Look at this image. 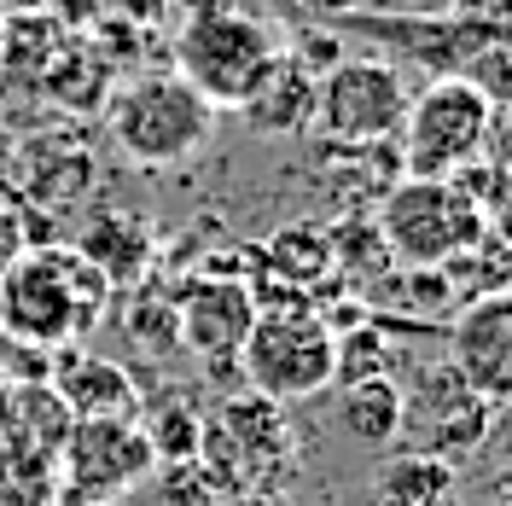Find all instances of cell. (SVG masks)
<instances>
[{
  "mask_svg": "<svg viewBox=\"0 0 512 506\" xmlns=\"http://www.w3.org/2000/svg\"><path fill=\"white\" fill-rule=\"evenodd\" d=\"M111 309V280L76 245L18 251L0 268V332L41 349H70Z\"/></svg>",
  "mask_w": 512,
  "mask_h": 506,
  "instance_id": "obj_1",
  "label": "cell"
},
{
  "mask_svg": "<svg viewBox=\"0 0 512 506\" xmlns=\"http://www.w3.org/2000/svg\"><path fill=\"white\" fill-rule=\"evenodd\" d=\"M169 53H175V76H181L210 111H239V105L262 88V76L280 64L286 41L268 30L256 12L222 6V12L181 18Z\"/></svg>",
  "mask_w": 512,
  "mask_h": 506,
  "instance_id": "obj_2",
  "label": "cell"
},
{
  "mask_svg": "<svg viewBox=\"0 0 512 506\" xmlns=\"http://www.w3.org/2000/svg\"><path fill=\"white\" fill-rule=\"evenodd\" d=\"M483 198L466 181H402L379 204V239L402 268H448L483 245Z\"/></svg>",
  "mask_w": 512,
  "mask_h": 506,
  "instance_id": "obj_3",
  "label": "cell"
},
{
  "mask_svg": "<svg viewBox=\"0 0 512 506\" xmlns=\"http://www.w3.org/2000/svg\"><path fill=\"white\" fill-rule=\"evenodd\" d=\"M495 134V99L466 76H437L425 94L408 99L402 117V169L414 181H454L466 175Z\"/></svg>",
  "mask_w": 512,
  "mask_h": 506,
  "instance_id": "obj_4",
  "label": "cell"
},
{
  "mask_svg": "<svg viewBox=\"0 0 512 506\" xmlns=\"http://www.w3.org/2000/svg\"><path fill=\"white\" fill-rule=\"evenodd\" d=\"M239 367L256 384L262 402H303L320 396L338 373V332L326 315L286 303V309H256L251 338L239 344Z\"/></svg>",
  "mask_w": 512,
  "mask_h": 506,
  "instance_id": "obj_5",
  "label": "cell"
},
{
  "mask_svg": "<svg viewBox=\"0 0 512 506\" xmlns=\"http://www.w3.org/2000/svg\"><path fill=\"white\" fill-rule=\"evenodd\" d=\"M216 128V111L192 94L175 70L158 76H134L111 99V140L123 146V158L146 169H175L187 163Z\"/></svg>",
  "mask_w": 512,
  "mask_h": 506,
  "instance_id": "obj_6",
  "label": "cell"
},
{
  "mask_svg": "<svg viewBox=\"0 0 512 506\" xmlns=\"http://www.w3.org/2000/svg\"><path fill=\"white\" fill-rule=\"evenodd\" d=\"M408 76L384 59H338L315 76V128L338 146H379L402 134L408 117Z\"/></svg>",
  "mask_w": 512,
  "mask_h": 506,
  "instance_id": "obj_7",
  "label": "cell"
},
{
  "mask_svg": "<svg viewBox=\"0 0 512 506\" xmlns=\"http://www.w3.org/2000/svg\"><path fill=\"white\" fill-rule=\"evenodd\" d=\"M158 466L140 419H76L59 448V495L82 506H111L140 489Z\"/></svg>",
  "mask_w": 512,
  "mask_h": 506,
  "instance_id": "obj_8",
  "label": "cell"
},
{
  "mask_svg": "<svg viewBox=\"0 0 512 506\" xmlns=\"http://www.w3.org/2000/svg\"><path fill=\"white\" fill-rule=\"evenodd\" d=\"M448 367L478 402L507 408L512 402V291H489L466 303L448 326Z\"/></svg>",
  "mask_w": 512,
  "mask_h": 506,
  "instance_id": "obj_9",
  "label": "cell"
},
{
  "mask_svg": "<svg viewBox=\"0 0 512 506\" xmlns=\"http://www.w3.org/2000/svg\"><path fill=\"white\" fill-rule=\"evenodd\" d=\"M419 419H425L419 454H437L448 466L466 460L472 448H483V437H489V402H478L454 379V367H437L431 379L402 390V425H419Z\"/></svg>",
  "mask_w": 512,
  "mask_h": 506,
  "instance_id": "obj_10",
  "label": "cell"
},
{
  "mask_svg": "<svg viewBox=\"0 0 512 506\" xmlns=\"http://www.w3.org/2000/svg\"><path fill=\"white\" fill-rule=\"evenodd\" d=\"M251 326H256V297L245 280L210 274V280H192L175 297V332L204 361H233L239 344L251 338Z\"/></svg>",
  "mask_w": 512,
  "mask_h": 506,
  "instance_id": "obj_11",
  "label": "cell"
},
{
  "mask_svg": "<svg viewBox=\"0 0 512 506\" xmlns=\"http://www.w3.org/2000/svg\"><path fill=\"white\" fill-rule=\"evenodd\" d=\"M47 384L59 390V402L70 408V419H140L146 402H140V384L128 367L105 361L94 349H53V373Z\"/></svg>",
  "mask_w": 512,
  "mask_h": 506,
  "instance_id": "obj_12",
  "label": "cell"
},
{
  "mask_svg": "<svg viewBox=\"0 0 512 506\" xmlns=\"http://www.w3.org/2000/svg\"><path fill=\"white\" fill-rule=\"evenodd\" d=\"M239 117H245L256 134H268V140L309 134V128H315V70H303L291 53H280V64L262 76V88L239 105Z\"/></svg>",
  "mask_w": 512,
  "mask_h": 506,
  "instance_id": "obj_13",
  "label": "cell"
},
{
  "mask_svg": "<svg viewBox=\"0 0 512 506\" xmlns=\"http://www.w3.org/2000/svg\"><path fill=\"white\" fill-rule=\"evenodd\" d=\"M70 408L59 402L53 384H6L0 379V443H24L59 460L64 437H70Z\"/></svg>",
  "mask_w": 512,
  "mask_h": 506,
  "instance_id": "obj_14",
  "label": "cell"
},
{
  "mask_svg": "<svg viewBox=\"0 0 512 506\" xmlns=\"http://www.w3.org/2000/svg\"><path fill=\"white\" fill-rule=\"evenodd\" d=\"M76 251L88 256L111 285H128L152 268V233H146V222H134L123 210H105V216L88 222V233L76 239Z\"/></svg>",
  "mask_w": 512,
  "mask_h": 506,
  "instance_id": "obj_15",
  "label": "cell"
},
{
  "mask_svg": "<svg viewBox=\"0 0 512 506\" xmlns=\"http://www.w3.org/2000/svg\"><path fill=\"white\" fill-rule=\"evenodd\" d=\"M338 425H344V437L361 443V448H390L402 437V384L390 379V373L344 384V396H338Z\"/></svg>",
  "mask_w": 512,
  "mask_h": 506,
  "instance_id": "obj_16",
  "label": "cell"
},
{
  "mask_svg": "<svg viewBox=\"0 0 512 506\" xmlns=\"http://www.w3.org/2000/svg\"><path fill=\"white\" fill-rule=\"evenodd\" d=\"M448 495H454V466L437 454H402L373 483L379 506H448Z\"/></svg>",
  "mask_w": 512,
  "mask_h": 506,
  "instance_id": "obj_17",
  "label": "cell"
},
{
  "mask_svg": "<svg viewBox=\"0 0 512 506\" xmlns=\"http://www.w3.org/2000/svg\"><path fill=\"white\" fill-rule=\"evenodd\" d=\"M59 460L24 443H0V506H59Z\"/></svg>",
  "mask_w": 512,
  "mask_h": 506,
  "instance_id": "obj_18",
  "label": "cell"
},
{
  "mask_svg": "<svg viewBox=\"0 0 512 506\" xmlns=\"http://www.w3.org/2000/svg\"><path fill=\"white\" fill-rule=\"evenodd\" d=\"M64 24L59 18H47V12H18V18H6L0 24V59L12 64V70H47V64L64 53Z\"/></svg>",
  "mask_w": 512,
  "mask_h": 506,
  "instance_id": "obj_19",
  "label": "cell"
},
{
  "mask_svg": "<svg viewBox=\"0 0 512 506\" xmlns=\"http://www.w3.org/2000/svg\"><path fill=\"white\" fill-rule=\"evenodd\" d=\"M128 338L146 344V349H175L181 344V332H175V297H158V291L134 297V303H128Z\"/></svg>",
  "mask_w": 512,
  "mask_h": 506,
  "instance_id": "obj_20",
  "label": "cell"
},
{
  "mask_svg": "<svg viewBox=\"0 0 512 506\" xmlns=\"http://www.w3.org/2000/svg\"><path fill=\"white\" fill-rule=\"evenodd\" d=\"M140 425H146V437H152V454H158V460H192V448H198V425L181 419V408L140 413Z\"/></svg>",
  "mask_w": 512,
  "mask_h": 506,
  "instance_id": "obj_21",
  "label": "cell"
},
{
  "mask_svg": "<svg viewBox=\"0 0 512 506\" xmlns=\"http://www.w3.org/2000/svg\"><path fill=\"white\" fill-rule=\"evenodd\" d=\"M303 18H320V24H344V18H361L367 0H291Z\"/></svg>",
  "mask_w": 512,
  "mask_h": 506,
  "instance_id": "obj_22",
  "label": "cell"
},
{
  "mask_svg": "<svg viewBox=\"0 0 512 506\" xmlns=\"http://www.w3.org/2000/svg\"><path fill=\"white\" fill-rule=\"evenodd\" d=\"M163 6H175L181 18H198V12H222V6H233V0H163Z\"/></svg>",
  "mask_w": 512,
  "mask_h": 506,
  "instance_id": "obj_23",
  "label": "cell"
},
{
  "mask_svg": "<svg viewBox=\"0 0 512 506\" xmlns=\"http://www.w3.org/2000/svg\"><path fill=\"white\" fill-rule=\"evenodd\" d=\"M0 24H6V12H0Z\"/></svg>",
  "mask_w": 512,
  "mask_h": 506,
  "instance_id": "obj_24",
  "label": "cell"
}]
</instances>
